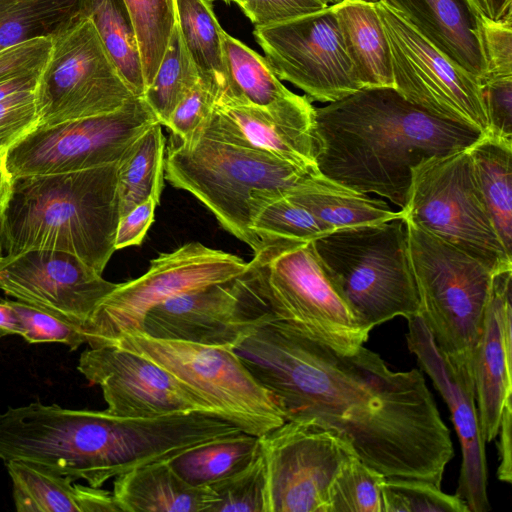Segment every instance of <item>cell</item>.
I'll return each instance as SVG.
<instances>
[{
  "instance_id": "obj_1",
  "label": "cell",
  "mask_w": 512,
  "mask_h": 512,
  "mask_svg": "<svg viewBox=\"0 0 512 512\" xmlns=\"http://www.w3.org/2000/svg\"><path fill=\"white\" fill-rule=\"evenodd\" d=\"M233 350L285 421L332 431L385 477L441 487L454 449L419 369L393 371L364 346L338 353L268 310Z\"/></svg>"
},
{
  "instance_id": "obj_2",
  "label": "cell",
  "mask_w": 512,
  "mask_h": 512,
  "mask_svg": "<svg viewBox=\"0 0 512 512\" xmlns=\"http://www.w3.org/2000/svg\"><path fill=\"white\" fill-rule=\"evenodd\" d=\"M481 136L428 114L391 87L363 88L314 110L319 172L355 193L383 196L401 209L414 167L467 148Z\"/></svg>"
},
{
  "instance_id": "obj_3",
  "label": "cell",
  "mask_w": 512,
  "mask_h": 512,
  "mask_svg": "<svg viewBox=\"0 0 512 512\" xmlns=\"http://www.w3.org/2000/svg\"><path fill=\"white\" fill-rule=\"evenodd\" d=\"M119 219L117 164L16 176L0 210V241L4 255L64 251L102 274Z\"/></svg>"
},
{
  "instance_id": "obj_4",
  "label": "cell",
  "mask_w": 512,
  "mask_h": 512,
  "mask_svg": "<svg viewBox=\"0 0 512 512\" xmlns=\"http://www.w3.org/2000/svg\"><path fill=\"white\" fill-rule=\"evenodd\" d=\"M164 176L175 188L191 193L254 253L260 241L253 221L272 201L302 192L355 193L319 171L203 135L170 141Z\"/></svg>"
},
{
  "instance_id": "obj_5",
  "label": "cell",
  "mask_w": 512,
  "mask_h": 512,
  "mask_svg": "<svg viewBox=\"0 0 512 512\" xmlns=\"http://www.w3.org/2000/svg\"><path fill=\"white\" fill-rule=\"evenodd\" d=\"M334 287L370 331L419 314V298L401 219L334 230L313 240Z\"/></svg>"
},
{
  "instance_id": "obj_6",
  "label": "cell",
  "mask_w": 512,
  "mask_h": 512,
  "mask_svg": "<svg viewBox=\"0 0 512 512\" xmlns=\"http://www.w3.org/2000/svg\"><path fill=\"white\" fill-rule=\"evenodd\" d=\"M247 272L267 310L306 337L341 354H354L370 330L326 274L313 241L263 243Z\"/></svg>"
},
{
  "instance_id": "obj_7",
  "label": "cell",
  "mask_w": 512,
  "mask_h": 512,
  "mask_svg": "<svg viewBox=\"0 0 512 512\" xmlns=\"http://www.w3.org/2000/svg\"><path fill=\"white\" fill-rule=\"evenodd\" d=\"M402 221L419 298L418 316L445 359L472 361L493 273L451 244Z\"/></svg>"
},
{
  "instance_id": "obj_8",
  "label": "cell",
  "mask_w": 512,
  "mask_h": 512,
  "mask_svg": "<svg viewBox=\"0 0 512 512\" xmlns=\"http://www.w3.org/2000/svg\"><path fill=\"white\" fill-rule=\"evenodd\" d=\"M469 147L431 157L412 169L402 220L468 254L493 274L511 270L512 255L486 209Z\"/></svg>"
},
{
  "instance_id": "obj_9",
  "label": "cell",
  "mask_w": 512,
  "mask_h": 512,
  "mask_svg": "<svg viewBox=\"0 0 512 512\" xmlns=\"http://www.w3.org/2000/svg\"><path fill=\"white\" fill-rule=\"evenodd\" d=\"M106 346L156 363L245 433L260 437L285 422L232 348L156 339L142 332L122 335Z\"/></svg>"
},
{
  "instance_id": "obj_10",
  "label": "cell",
  "mask_w": 512,
  "mask_h": 512,
  "mask_svg": "<svg viewBox=\"0 0 512 512\" xmlns=\"http://www.w3.org/2000/svg\"><path fill=\"white\" fill-rule=\"evenodd\" d=\"M51 38L35 88L39 125L111 113L135 97L88 14L83 12Z\"/></svg>"
},
{
  "instance_id": "obj_11",
  "label": "cell",
  "mask_w": 512,
  "mask_h": 512,
  "mask_svg": "<svg viewBox=\"0 0 512 512\" xmlns=\"http://www.w3.org/2000/svg\"><path fill=\"white\" fill-rule=\"evenodd\" d=\"M240 257L199 242L162 253L140 277L117 287L93 311L82 328L91 348L106 346L128 333L142 331L147 312L161 302L195 289L223 283L246 272Z\"/></svg>"
},
{
  "instance_id": "obj_12",
  "label": "cell",
  "mask_w": 512,
  "mask_h": 512,
  "mask_svg": "<svg viewBox=\"0 0 512 512\" xmlns=\"http://www.w3.org/2000/svg\"><path fill=\"white\" fill-rule=\"evenodd\" d=\"M375 6L390 46L393 88L428 114L486 135L489 124L480 83L385 0Z\"/></svg>"
},
{
  "instance_id": "obj_13",
  "label": "cell",
  "mask_w": 512,
  "mask_h": 512,
  "mask_svg": "<svg viewBox=\"0 0 512 512\" xmlns=\"http://www.w3.org/2000/svg\"><path fill=\"white\" fill-rule=\"evenodd\" d=\"M156 116L142 97L107 114L38 125L5 155L12 177L57 174L117 164Z\"/></svg>"
},
{
  "instance_id": "obj_14",
  "label": "cell",
  "mask_w": 512,
  "mask_h": 512,
  "mask_svg": "<svg viewBox=\"0 0 512 512\" xmlns=\"http://www.w3.org/2000/svg\"><path fill=\"white\" fill-rule=\"evenodd\" d=\"M253 35L280 80L310 100L334 102L363 89L347 54L334 5L275 25L254 27Z\"/></svg>"
},
{
  "instance_id": "obj_15",
  "label": "cell",
  "mask_w": 512,
  "mask_h": 512,
  "mask_svg": "<svg viewBox=\"0 0 512 512\" xmlns=\"http://www.w3.org/2000/svg\"><path fill=\"white\" fill-rule=\"evenodd\" d=\"M266 471L265 512H328L330 485L353 455L332 431L285 421L259 437Z\"/></svg>"
},
{
  "instance_id": "obj_16",
  "label": "cell",
  "mask_w": 512,
  "mask_h": 512,
  "mask_svg": "<svg viewBox=\"0 0 512 512\" xmlns=\"http://www.w3.org/2000/svg\"><path fill=\"white\" fill-rule=\"evenodd\" d=\"M267 310L245 272L237 278L173 296L151 308L142 333L165 340L234 348Z\"/></svg>"
},
{
  "instance_id": "obj_17",
  "label": "cell",
  "mask_w": 512,
  "mask_h": 512,
  "mask_svg": "<svg viewBox=\"0 0 512 512\" xmlns=\"http://www.w3.org/2000/svg\"><path fill=\"white\" fill-rule=\"evenodd\" d=\"M77 369L90 383L101 388L106 411L116 416L215 414L201 397L165 369L140 354L116 346L89 347L81 353Z\"/></svg>"
},
{
  "instance_id": "obj_18",
  "label": "cell",
  "mask_w": 512,
  "mask_h": 512,
  "mask_svg": "<svg viewBox=\"0 0 512 512\" xmlns=\"http://www.w3.org/2000/svg\"><path fill=\"white\" fill-rule=\"evenodd\" d=\"M77 256L34 249L0 260V289L19 301L44 309L83 328L98 304L118 284Z\"/></svg>"
},
{
  "instance_id": "obj_19",
  "label": "cell",
  "mask_w": 512,
  "mask_h": 512,
  "mask_svg": "<svg viewBox=\"0 0 512 512\" xmlns=\"http://www.w3.org/2000/svg\"><path fill=\"white\" fill-rule=\"evenodd\" d=\"M407 320L408 348L448 405L459 437L462 462L456 495L470 512H488L486 442L479 425L472 361L445 359L422 319L417 315Z\"/></svg>"
},
{
  "instance_id": "obj_20",
  "label": "cell",
  "mask_w": 512,
  "mask_h": 512,
  "mask_svg": "<svg viewBox=\"0 0 512 512\" xmlns=\"http://www.w3.org/2000/svg\"><path fill=\"white\" fill-rule=\"evenodd\" d=\"M314 110L307 96L295 93L269 107L217 98L210 116L195 136L260 150L319 171L313 146Z\"/></svg>"
},
{
  "instance_id": "obj_21",
  "label": "cell",
  "mask_w": 512,
  "mask_h": 512,
  "mask_svg": "<svg viewBox=\"0 0 512 512\" xmlns=\"http://www.w3.org/2000/svg\"><path fill=\"white\" fill-rule=\"evenodd\" d=\"M512 269L493 274L483 328L472 353L481 434L498 435L504 407L512 402Z\"/></svg>"
},
{
  "instance_id": "obj_22",
  "label": "cell",
  "mask_w": 512,
  "mask_h": 512,
  "mask_svg": "<svg viewBox=\"0 0 512 512\" xmlns=\"http://www.w3.org/2000/svg\"><path fill=\"white\" fill-rule=\"evenodd\" d=\"M424 38L480 84L487 74L483 14L473 0H385Z\"/></svg>"
},
{
  "instance_id": "obj_23",
  "label": "cell",
  "mask_w": 512,
  "mask_h": 512,
  "mask_svg": "<svg viewBox=\"0 0 512 512\" xmlns=\"http://www.w3.org/2000/svg\"><path fill=\"white\" fill-rule=\"evenodd\" d=\"M4 463L18 512H121L110 491L75 484L70 476L24 460Z\"/></svg>"
},
{
  "instance_id": "obj_24",
  "label": "cell",
  "mask_w": 512,
  "mask_h": 512,
  "mask_svg": "<svg viewBox=\"0 0 512 512\" xmlns=\"http://www.w3.org/2000/svg\"><path fill=\"white\" fill-rule=\"evenodd\" d=\"M112 494L121 512H210L216 502L213 489L188 484L168 461L117 476Z\"/></svg>"
},
{
  "instance_id": "obj_25",
  "label": "cell",
  "mask_w": 512,
  "mask_h": 512,
  "mask_svg": "<svg viewBox=\"0 0 512 512\" xmlns=\"http://www.w3.org/2000/svg\"><path fill=\"white\" fill-rule=\"evenodd\" d=\"M339 29L362 88H393L389 42L375 3L343 0L334 5Z\"/></svg>"
},
{
  "instance_id": "obj_26",
  "label": "cell",
  "mask_w": 512,
  "mask_h": 512,
  "mask_svg": "<svg viewBox=\"0 0 512 512\" xmlns=\"http://www.w3.org/2000/svg\"><path fill=\"white\" fill-rule=\"evenodd\" d=\"M469 152L492 224L512 255V140L483 135L469 147Z\"/></svg>"
},
{
  "instance_id": "obj_27",
  "label": "cell",
  "mask_w": 512,
  "mask_h": 512,
  "mask_svg": "<svg viewBox=\"0 0 512 512\" xmlns=\"http://www.w3.org/2000/svg\"><path fill=\"white\" fill-rule=\"evenodd\" d=\"M176 19L200 79L217 91H227L228 76L222 34L211 0H175ZM216 97V98H217Z\"/></svg>"
},
{
  "instance_id": "obj_28",
  "label": "cell",
  "mask_w": 512,
  "mask_h": 512,
  "mask_svg": "<svg viewBox=\"0 0 512 512\" xmlns=\"http://www.w3.org/2000/svg\"><path fill=\"white\" fill-rule=\"evenodd\" d=\"M165 144L162 125L156 122L117 163L120 217L148 199L159 203L165 178Z\"/></svg>"
},
{
  "instance_id": "obj_29",
  "label": "cell",
  "mask_w": 512,
  "mask_h": 512,
  "mask_svg": "<svg viewBox=\"0 0 512 512\" xmlns=\"http://www.w3.org/2000/svg\"><path fill=\"white\" fill-rule=\"evenodd\" d=\"M259 450V437L241 432L188 449L168 463L188 484L211 487L246 468Z\"/></svg>"
},
{
  "instance_id": "obj_30",
  "label": "cell",
  "mask_w": 512,
  "mask_h": 512,
  "mask_svg": "<svg viewBox=\"0 0 512 512\" xmlns=\"http://www.w3.org/2000/svg\"><path fill=\"white\" fill-rule=\"evenodd\" d=\"M222 44L228 88L217 98L269 107L294 95L281 83L265 57L225 31Z\"/></svg>"
},
{
  "instance_id": "obj_31",
  "label": "cell",
  "mask_w": 512,
  "mask_h": 512,
  "mask_svg": "<svg viewBox=\"0 0 512 512\" xmlns=\"http://www.w3.org/2000/svg\"><path fill=\"white\" fill-rule=\"evenodd\" d=\"M88 14L99 36L135 97H143L146 85L135 28L123 0H86Z\"/></svg>"
},
{
  "instance_id": "obj_32",
  "label": "cell",
  "mask_w": 512,
  "mask_h": 512,
  "mask_svg": "<svg viewBox=\"0 0 512 512\" xmlns=\"http://www.w3.org/2000/svg\"><path fill=\"white\" fill-rule=\"evenodd\" d=\"M86 0H0V51L52 37L84 12Z\"/></svg>"
},
{
  "instance_id": "obj_33",
  "label": "cell",
  "mask_w": 512,
  "mask_h": 512,
  "mask_svg": "<svg viewBox=\"0 0 512 512\" xmlns=\"http://www.w3.org/2000/svg\"><path fill=\"white\" fill-rule=\"evenodd\" d=\"M199 79V72L185 46L176 20L155 77L142 98L158 122L166 126L176 106Z\"/></svg>"
},
{
  "instance_id": "obj_34",
  "label": "cell",
  "mask_w": 512,
  "mask_h": 512,
  "mask_svg": "<svg viewBox=\"0 0 512 512\" xmlns=\"http://www.w3.org/2000/svg\"><path fill=\"white\" fill-rule=\"evenodd\" d=\"M288 197L309 210L333 231L402 220L401 210L393 211L386 202L365 194L302 192Z\"/></svg>"
},
{
  "instance_id": "obj_35",
  "label": "cell",
  "mask_w": 512,
  "mask_h": 512,
  "mask_svg": "<svg viewBox=\"0 0 512 512\" xmlns=\"http://www.w3.org/2000/svg\"><path fill=\"white\" fill-rule=\"evenodd\" d=\"M132 19L146 88L152 83L176 23L175 0H123Z\"/></svg>"
},
{
  "instance_id": "obj_36",
  "label": "cell",
  "mask_w": 512,
  "mask_h": 512,
  "mask_svg": "<svg viewBox=\"0 0 512 512\" xmlns=\"http://www.w3.org/2000/svg\"><path fill=\"white\" fill-rule=\"evenodd\" d=\"M385 476L351 456L333 479L328 494V512H383Z\"/></svg>"
},
{
  "instance_id": "obj_37",
  "label": "cell",
  "mask_w": 512,
  "mask_h": 512,
  "mask_svg": "<svg viewBox=\"0 0 512 512\" xmlns=\"http://www.w3.org/2000/svg\"><path fill=\"white\" fill-rule=\"evenodd\" d=\"M252 231L263 243L277 240L313 241L333 230L288 196L266 205L256 216Z\"/></svg>"
},
{
  "instance_id": "obj_38",
  "label": "cell",
  "mask_w": 512,
  "mask_h": 512,
  "mask_svg": "<svg viewBox=\"0 0 512 512\" xmlns=\"http://www.w3.org/2000/svg\"><path fill=\"white\" fill-rule=\"evenodd\" d=\"M383 512H470L460 497L449 495L422 479L386 477L382 486Z\"/></svg>"
},
{
  "instance_id": "obj_39",
  "label": "cell",
  "mask_w": 512,
  "mask_h": 512,
  "mask_svg": "<svg viewBox=\"0 0 512 512\" xmlns=\"http://www.w3.org/2000/svg\"><path fill=\"white\" fill-rule=\"evenodd\" d=\"M210 488L216 495L210 512H265L266 471L261 448L246 468Z\"/></svg>"
},
{
  "instance_id": "obj_40",
  "label": "cell",
  "mask_w": 512,
  "mask_h": 512,
  "mask_svg": "<svg viewBox=\"0 0 512 512\" xmlns=\"http://www.w3.org/2000/svg\"><path fill=\"white\" fill-rule=\"evenodd\" d=\"M5 301L13 308L18 316L20 336L28 343H62L76 350L86 343L81 328L36 306L19 300Z\"/></svg>"
},
{
  "instance_id": "obj_41",
  "label": "cell",
  "mask_w": 512,
  "mask_h": 512,
  "mask_svg": "<svg viewBox=\"0 0 512 512\" xmlns=\"http://www.w3.org/2000/svg\"><path fill=\"white\" fill-rule=\"evenodd\" d=\"M39 125L35 90L21 91L0 101V155Z\"/></svg>"
},
{
  "instance_id": "obj_42",
  "label": "cell",
  "mask_w": 512,
  "mask_h": 512,
  "mask_svg": "<svg viewBox=\"0 0 512 512\" xmlns=\"http://www.w3.org/2000/svg\"><path fill=\"white\" fill-rule=\"evenodd\" d=\"M216 97L215 88L199 79L176 106L166 125L173 138L186 141L195 136L210 116Z\"/></svg>"
},
{
  "instance_id": "obj_43",
  "label": "cell",
  "mask_w": 512,
  "mask_h": 512,
  "mask_svg": "<svg viewBox=\"0 0 512 512\" xmlns=\"http://www.w3.org/2000/svg\"><path fill=\"white\" fill-rule=\"evenodd\" d=\"M482 40L487 64L484 81L512 76V13L497 21L483 16Z\"/></svg>"
},
{
  "instance_id": "obj_44",
  "label": "cell",
  "mask_w": 512,
  "mask_h": 512,
  "mask_svg": "<svg viewBox=\"0 0 512 512\" xmlns=\"http://www.w3.org/2000/svg\"><path fill=\"white\" fill-rule=\"evenodd\" d=\"M491 137L512 140V76L488 79L481 84Z\"/></svg>"
},
{
  "instance_id": "obj_45",
  "label": "cell",
  "mask_w": 512,
  "mask_h": 512,
  "mask_svg": "<svg viewBox=\"0 0 512 512\" xmlns=\"http://www.w3.org/2000/svg\"><path fill=\"white\" fill-rule=\"evenodd\" d=\"M327 6L320 0H246L241 10L255 27H265L319 11Z\"/></svg>"
},
{
  "instance_id": "obj_46",
  "label": "cell",
  "mask_w": 512,
  "mask_h": 512,
  "mask_svg": "<svg viewBox=\"0 0 512 512\" xmlns=\"http://www.w3.org/2000/svg\"><path fill=\"white\" fill-rule=\"evenodd\" d=\"M158 204L154 199H148L120 217L115 238L116 250L142 243L154 221Z\"/></svg>"
},
{
  "instance_id": "obj_47",
  "label": "cell",
  "mask_w": 512,
  "mask_h": 512,
  "mask_svg": "<svg viewBox=\"0 0 512 512\" xmlns=\"http://www.w3.org/2000/svg\"><path fill=\"white\" fill-rule=\"evenodd\" d=\"M512 420V402H509L504 407L502 418L499 427V456L500 465L498 467L499 480L511 483L512 482V460H511V421Z\"/></svg>"
},
{
  "instance_id": "obj_48",
  "label": "cell",
  "mask_w": 512,
  "mask_h": 512,
  "mask_svg": "<svg viewBox=\"0 0 512 512\" xmlns=\"http://www.w3.org/2000/svg\"><path fill=\"white\" fill-rule=\"evenodd\" d=\"M41 70L0 81V101L21 91L35 90Z\"/></svg>"
},
{
  "instance_id": "obj_49",
  "label": "cell",
  "mask_w": 512,
  "mask_h": 512,
  "mask_svg": "<svg viewBox=\"0 0 512 512\" xmlns=\"http://www.w3.org/2000/svg\"><path fill=\"white\" fill-rule=\"evenodd\" d=\"M488 19L497 21L512 13V0H473Z\"/></svg>"
},
{
  "instance_id": "obj_50",
  "label": "cell",
  "mask_w": 512,
  "mask_h": 512,
  "mask_svg": "<svg viewBox=\"0 0 512 512\" xmlns=\"http://www.w3.org/2000/svg\"><path fill=\"white\" fill-rule=\"evenodd\" d=\"M21 326L13 308L5 301L0 300V338L8 335H19Z\"/></svg>"
},
{
  "instance_id": "obj_51",
  "label": "cell",
  "mask_w": 512,
  "mask_h": 512,
  "mask_svg": "<svg viewBox=\"0 0 512 512\" xmlns=\"http://www.w3.org/2000/svg\"><path fill=\"white\" fill-rule=\"evenodd\" d=\"M12 176L7 170L5 155H0V210L4 206L11 187Z\"/></svg>"
},
{
  "instance_id": "obj_52",
  "label": "cell",
  "mask_w": 512,
  "mask_h": 512,
  "mask_svg": "<svg viewBox=\"0 0 512 512\" xmlns=\"http://www.w3.org/2000/svg\"><path fill=\"white\" fill-rule=\"evenodd\" d=\"M222 1L225 2L226 4L236 3L240 8H242L246 2V0H222Z\"/></svg>"
},
{
  "instance_id": "obj_53",
  "label": "cell",
  "mask_w": 512,
  "mask_h": 512,
  "mask_svg": "<svg viewBox=\"0 0 512 512\" xmlns=\"http://www.w3.org/2000/svg\"><path fill=\"white\" fill-rule=\"evenodd\" d=\"M320 1L326 5H335V4L342 2L343 0H320Z\"/></svg>"
},
{
  "instance_id": "obj_54",
  "label": "cell",
  "mask_w": 512,
  "mask_h": 512,
  "mask_svg": "<svg viewBox=\"0 0 512 512\" xmlns=\"http://www.w3.org/2000/svg\"><path fill=\"white\" fill-rule=\"evenodd\" d=\"M3 256H4V252H3L1 241H0V260L2 259Z\"/></svg>"
},
{
  "instance_id": "obj_55",
  "label": "cell",
  "mask_w": 512,
  "mask_h": 512,
  "mask_svg": "<svg viewBox=\"0 0 512 512\" xmlns=\"http://www.w3.org/2000/svg\"><path fill=\"white\" fill-rule=\"evenodd\" d=\"M364 1L372 2V3H376V2H378L379 0H364Z\"/></svg>"
}]
</instances>
